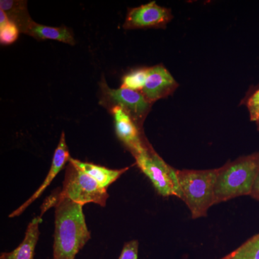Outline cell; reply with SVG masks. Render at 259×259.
<instances>
[{"instance_id":"8992f818","label":"cell","mask_w":259,"mask_h":259,"mask_svg":"<svg viewBox=\"0 0 259 259\" xmlns=\"http://www.w3.org/2000/svg\"><path fill=\"white\" fill-rule=\"evenodd\" d=\"M100 105L110 109L114 107H121L142 130L145 119L152 105L146 100L141 92L122 88L112 89L108 87L105 80L100 83Z\"/></svg>"},{"instance_id":"52a82bcc","label":"cell","mask_w":259,"mask_h":259,"mask_svg":"<svg viewBox=\"0 0 259 259\" xmlns=\"http://www.w3.org/2000/svg\"><path fill=\"white\" fill-rule=\"evenodd\" d=\"M172 18L171 10L159 6L155 1L151 2L129 10L123 28H165Z\"/></svg>"},{"instance_id":"277c9868","label":"cell","mask_w":259,"mask_h":259,"mask_svg":"<svg viewBox=\"0 0 259 259\" xmlns=\"http://www.w3.org/2000/svg\"><path fill=\"white\" fill-rule=\"evenodd\" d=\"M134 158L136 164L151 181L158 194L182 198L177 170L166 163L149 143Z\"/></svg>"},{"instance_id":"2e32d148","label":"cell","mask_w":259,"mask_h":259,"mask_svg":"<svg viewBox=\"0 0 259 259\" xmlns=\"http://www.w3.org/2000/svg\"><path fill=\"white\" fill-rule=\"evenodd\" d=\"M20 32L18 27L10 21L3 10H0V42L2 45H10L16 41Z\"/></svg>"},{"instance_id":"9c48e42d","label":"cell","mask_w":259,"mask_h":259,"mask_svg":"<svg viewBox=\"0 0 259 259\" xmlns=\"http://www.w3.org/2000/svg\"><path fill=\"white\" fill-rule=\"evenodd\" d=\"M178 83L171 73L162 65L148 68V77L144 90L141 92L150 104L172 95Z\"/></svg>"},{"instance_id":"ac0fdd59","label":"cell","mask_w":259,"mask_h":259,"mask_svg":"<svg viewBox=\"0 0 259 259\" xmlns=\"http://www.w3.org/2000/svg\"><path fill=\"white\" fill-rule=\"evenodd\" d=\"M247 107L249 112L250 120L255 122L259 117V88L248 98Z\"/></svg>"},{"instance_id":"9a60e30c","label":"cell","mask_w":259,"mask_h":259,"mask_svg":"<svg viewBox=\"0 0 259 259\" xmlns=\"http://www.w3.org/2000/svg\"><path fill=\"white\" fill-rule=\"evenodd\" d=\"M225 259H259V233L245 242Z\"/></svg>"},{"instance_id":"d6986e66","label":"cell","mask_w":259,"mask_h":259,"mask_svg":"<svg viewBox=\"0 0 259 259\" xmlns=\"http://www.w3.org/2000/svg\"><path fill=\"white\" fill-rule=\"evenodd\" d=\"M139 245L137 240H133L125 243L118 259H138Z\"/></svg>"},{"instance_id":"e0dca14e","label":"cell","mask_w":259,"mask_h":259,"mask_svg":"<svg viewBox=\"0 0 259 259\" xmlns=\"http://www.w3.org/2000/svg\"><path fill=\"white\" fill-rule=\"evenodd\" d=\"M147 77L148 68L134 70L123 76L121 88L141 92L144 90Z\"/></svg>"},{"instance_id":"7a4b0ae2","label":"cell","mask_w":259,"mask_h":259,"mask_svg":"<svg viewBox=\"0 0 259 259\" xmlns=\"http://www.w3.org/2000/svg\"><path fill=\"white\" fill-rule=\"evenodd\" d=\"M259 171V152L228 161L216 169L214 204L250 195Z\"/></svg>"},{"instance_id":"8fae6325","label":"cell","mask_w":259,"mask_h":259,"mask_svg":"<svg viewBox=\"0 0 259 259\" xmlns=\"http://www.w3.org/2000/svg\"><path fill=\"white\" fill-rule=\"evenodd\" d=\"M20 32L30 35L37 40H54L74 45V34L71 29L66 26L51 27L40 25L33 20H29L20 29Z\"/></svg>"},{"instance_id":"6da1fadb","label":"cell","mask_w":259,"mask_h":259,"mask_svg":"<svg viewBox=\"0 0 259 259\" xmlns=\"http://www.w3.org/2000/svg\"><path fill=\"white\" fill-rule=\"evenodd\" d=\"M55 207L53 259H74L91 238L83 213V205L68 198H58Z\"/></svg>"},{"instance_id":"44dd1931","label":"cell","mask_w":259,"mask_h":259,"mask_svg":"<svg viewBox=\"0 0 259 259\" xmlns=\"http://www.w3.org/2000/svg\"><path fill=\"white\" fill-rule=\"evenodd\" d=\"M255 122H256L257 129L259 131V117L257 119V120L255 121Z\"/></svg>"},{"instance_id":"5bb4252c","label":"cell","mask_w":259,"mask_h":259,"mask_svg":"<svg viewBox=\"0 0 259 259\" xmlns=\"http://www.w3.org/2000/svg\"><path fill=\"white\" fill-rule=\"evenodd\" d=\"M0 9L6 13L10 21L15 23L18 28L31 20L27 9L26 1H0Z\"/></svg>"},{"instance_id":"ba28073f","label":"cell","mask_w":259,"mask_h":259,"mask_svg":"<svg viewBox=\"0 0 259 259\" xmlns=\"http://www.w3.org/2000/svg\"><path fill=\"white\" fill-rule=\"evenodd\" d=\"M110 111L113 115L115 132L118 139L133 156L143 151L148 142L143 135L142 130L121 107H112Z\"/></svg>"},{"instance_id":"4fadbf2b","label":"cell","mask_w":259,"mask_h":259,"mask_svg":"<svg viewBox=\"0 0 259 259\" xmlns=\"http://www.w3.org/2000/svg\"><path fill=\"white\" fill-rule=\"evenodd\" d=\"M69 161L105 189L118 180L130 168V167H126L122 169H110L106 167L98 166L88 162L80 161L72 158H70Z\"/></svg>"},{"instance_id":"5b68a950","label":"cell","mask_w":259,"mask_h":259,"mask_svg":"<svg viewBox=\"0 0 259 259\" xmlns=\"http://www.w3.org/2000/svg\"><path fill=\"white\" fill-rule=\"evenodd\" d=\"M108 197L107 189L69 160L62 190L58 194V198H68L83 206L93 202L105 207Z\"/></svg>"},{"instance_id":"3957f363","label":"cell","mask_w":259,"mask_h":259,"mask_svg":"<svg viewBox=\"0 0 259 259\" xmlns=\"http://www.w3.org/2000/svg\"><path fill=\"white\" fill-rule=\"evenodd\" d=\"M182 200L190 209L192 218L206 217L214 204L216 169L177 170Z\"/></svg>"},{"instance_id":"7402d4cb","label":"cell","mask_w":259,"mask_h":259,"mask_svg":"<svg viewBox=\"0 0 259 259\" xmlns=\"http://www.w3.org/2000/svg\"><path fill=\"white\" fill-rule=\"evenodd\" d=\"M221 259H225L224 258H221Z\"/></svg>"},{"instance_id":"ffe728a7","label":"cell","mask_w":259,"mask_h":259,"mask_svg":"<svg viewBox=\"0 0 259 259\" xmlns=\"http://www.w3.org/2000/svg\"><path fill=\"white\" fill-rule=\"evenodd\" d=\"M250 196L255 200L259 201V171L257 174L256 177H255L253 185L252 186Z\"/></svg>"},{"instance_id":"30bf717a","label":"cell","mask_w":259,"mask_h":259,"mask_svg":"<svg viewBox=\"0 0 259 259\" xmlns=\"http://www.w3.org/2000/svg\"><path fill=\"white\" fill-rule=\"evenodd\" d=\"M70 158L71 157H70L69 148H68L67 144H66L64 132L63 131L62 134H61L59 145H58L55 152H54L50 171H49L47 177H46L45 180L44 181L40 187L37 189L36 192L32 194L31 197H30L25 203H23L22 205H20L18 209L13 211V212L10 214L9 217H18V216L21 214L26 208H28L29 206H30L35 199L38 198V197L41 195L42 192L46 190V189L51 185L52 181L55 179L56 175L59 173V171L62 170V168H64L66 163L69 162Z\"/></svg>"},{"instance_id":"7c38bea8","label":"cell","mask_w":259,"mask_h":259,"mask_svg":"<svg viewBox=\"0 0 259 259\" xmlns=\"http://www.w3.org/2000/svg\"><path fill=\"white\" fill-rule=\"evenodd\" d=\"M42 221L40 216L34 218L29 223L23 242L13 251L2 253L0 259H33L35 245L40 235L39 226Z\"/></svg>"}]
</instances>
